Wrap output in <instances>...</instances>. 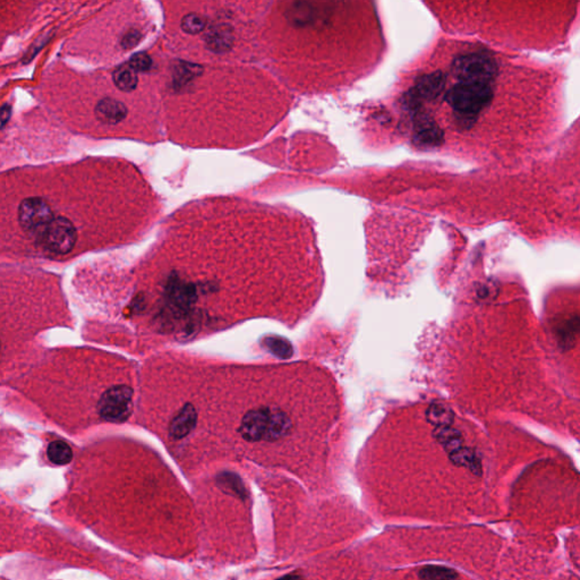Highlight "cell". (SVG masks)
<instances>
[{
  "mask_svg": "<svg viewBox=\"0 0 580 580\" xmlns=\"http://www.w3.org/2000/svg\"><path fill=\"white\" fill-rule=\"evenodd\" d=\"M492 99V86L477 83H458L445 95V102L464 122L475 119L481 111L489 107Z\"/></svg>",
  "mask_w": 580,
  "mask_h": 580,
  "instance_id": "6da1fadb",
  "label": "cell"
},
{
  "mask_svg": "<svg viewBox=\"0 0 580 580\" xmlns=\"http://www.w3.org/2000/svg\"><path fill=\"white\" fill-rule=\"evenodd\" d=\"M452 74L459 83L492 86L498 75V65L490 55L473 52L463 55L454 60Z\"/></svg>",
  "mask_w": 580,
  "mask_h": 580,
  "instance_id": "7a4b0ae2",
  "label": "cell"
},
{
  "mask_svg": "<svg viewBox=\"0 0 580 580\" xmlns=\"http://www.w3.org/2000/svg\"><path fill=\"white\" fill-rule=\"evenodd\" d=\"M77 233L67 218H54L41 231V243L55 254H67L75 246Z\"/></svg>",
  "mask_w": 580,
  "mask_h": 580,
  "instance_id": "3957f363",
  "label": "cell"
},
{
  "mask_svg": "<svg viewBox=\"0 0 580 580\" xmlns=\"http://www.w3.org/2000/svg\"><path fill=\"white\" fill-rule=\"evenodd\" d=\"M133 409V390L127 385H115L102 394L99 400L100 416L109 422H124Z\"/></svg>",
  "mask_w": 580,
  "mask_h": 580,
  "instance_id": "277c9868",
  "label": "cell"
},
{
  "mask_svg": "<svg viewBox=\"0 0 580 580\" xmlns=\"http://www.w3.org/2000/svg\"><path fill=\"white\" fill-rule=\"evenodd\" d=\"M52 219L50 205L41 197H29L19 205V224L26 231H42Z\"/></svg>",
  "mask_w": 580,
  "mask_h": 580,
  "instance_id": "5b68a950",
  "label": "cell"
},
{
  "mask_svg": "<svg viewBox=\"0 0 580 580\" xmlns=\"http://www.w3.org/2000/svg\"><path fill=\"white\" fill-rule=\"evenodd\" d=\"M270 408H258L253 409L244 416L240 425V433L247 441H261L267 436Z\"/></svg>",
  "mask_w": 580,
  "mask_h": 580,
  "instance_id": "8992f818",
  "label": "cell"
},
{
  "mask_svg": "<svg viewBox=\"0 0 580 580\" xmlns=\"http://www.w3.org/2000/svg\"><path fill=\"white\" fill-rule=\"evenodd\" d=\"M445 75L441 72L423 75L412 90L410 100H434L445 88Z\"/></svg>",
  "mask_w": 580,
  "mask_h": 580,
  "instance_id": "52a82bcc",
  "label": "cell"
},
{
  "mask_svg": "<svg viewBox=\"0 0 580 580\" xmlns=\"http://www.w3.org/2000/svg\"><path fill=\"white\" fill-rule=\"evenodd\" d=\"M415 137L424 145H440L443 142V132L436 122L426 114H417L415 119Z\"/></svg>",
  "mask_w": 580,
  "mask_h": 580,
  "instance_id": "ba28073f",
  "label": "cell"
},
{
  "mask_svg": "<svg viewBox=\"0 0 580 580\" xmlns=\"http://www.w3.org/2000/svg\"><path fill=\"white\" fill-rule=\"evenodd\" d=\"M128 110L123 102L115 99L106 98L99 102L95 107V116L102 123L115 125L126 118Z\"/></svg>",
  "mask_w": 580,
  "mask_h": 580,
  "instance_id": "9c48e42d",
  "label": "cell"
},
{
  "mask_svg": "<svg viewBox=\"0 0 580 580\" xmlns=\"http://www.w3.org/2000/svg\"><path fill=\"white\" fill-rule=\"evenodd\" d=\"M197 420V414L192 404H186L171 420L169 433L174 438H183L192 432Z\"/></svg>",
  "mask_w": 580,
  "mask_h": 580,
  "instance_id": "30bf717a",
  "label": "cell"
},
{
  "mask_svg": "<svg viewBox=\"0 0 580 580\" xmlns=\"http://www.w3.org/2000/svg\"><path fill=\"white\" fill-rule=\"evenodd\" d=\"M205 44L215 54H224L231 50L233 44V30L226 24L212 28L205 37Z\"/></svg>",
  "mask_w": 580,
  "mask_h": 580,
  "instance_id": "8fae6325",
  "label": "cell"
},
{
  "mask_svg": "<svg viewBox=\"0 0 580 580\" xmlns=\"http://www.w3.org/2000/svg\"><path fill=\"white\" fill-rule=\"evenodd\" d=\"M168 293L171 300L180 307H186L196 300L195 289L193 284H186L178 278L171 279V284L168 286Z\"/></svg>",
  "mask_w": 580,
  "mask_h": 580,
  "instance_id": "7c38bea8",
  "label": "cell"
},
{
  "mask_svg": "<svg viewBox=\"0 0 580 580\" xmlns=\"http://www.w3.org/2000/svg\"><path fill=\"white\" fill-rule=\"evenodd\" d=\"M291 423L286 414L281 410L270 409V420H269L268 431L265 440L275 441L282 438L289 431Z\"/></svg>",
  "mask_w": 580,
  "mask_h": 580,
  "instance_id": "4fadbf2b",
  "label": "cell"
},
{
  "mask_svg": "<svg viewBox=\"0 0 580 580\" xmlns=\"http://www.w3.org/2000/svg\"><path fill=\"white\" fill-rule=\"evenodd\" d=\"M218 485L220 486V489L224 492L228 494L237 496L242 500H246L249 498V493H247L245 486L240 477L233 473L220 474L217 479Z\"/></svg>",
  "mask_w": 580,
  "mask_h": 580,
  "instance_id": "5bb4252c",
  "label": "cell"
},
{
  "mask_svg": "<svg viewBox=\"0 0 580 580\" xmlns=\"http://www.w3.org/2000/svg\"><path fill=\"white\" fill-rule=\"evenodd\" d=\"M113 79L117 88L124 92L134 91L139 84L137 72L133 70L130 65H124L117 68Z\"/></svg>",
  "mask_w": 580,
  "mask_h": 580,
  "instance_id": "9a60e30c",
  "label": "cell"
},
{
  "mask_svg": "<svg viewBox=\"0 0 580 580\" xmlns=\"http://www.w3.org/2000/svg\"><path fill=\"white\" fill-rule=\"evenodd\" d=\"M48 458L51 463L56 465H66L70 463L72 458V449L66 442H51L47 451Z\"/></svg>",
  "mask_w": 580,
  "mask_h": 580,
  "instance_id": "2e32d148",
  "label": "cell"
},
{
  "mask_svg": "<svg viewBox=\"0 0 580 580\" xmlns=\"http://www.w3.org/2000/svg\"><path fill=\"white\" fill-rule=\"evenodd\" d=\"M265 347L268 348L276 356L280 358H289L293 356V346L287 339L280 337H269L264 340Z\"/></svg>",
  "mask_w": 580,
  "mask_h": 580,
  "instance_id": "e0dca14e",
  "label": "cell"
},
{
  "mask_svg": "<svg viewBox=\"0 0 580 580\" xmlns=\"http://www.w3.org/2000/svg\"><path fill=\"white\" fill-rule=\"evenodd\" d=\"M420 580H457V574L448 568L429 566L420 571Z\"/></svg>",
  "mask_w": 580,
  "mask_h": 580,
  "instance_id": "ac0fdd59",
  "label": "cell"
},
{
  "mask_svg": "<svg viewBox=\"0 0 580 580\" xmlns=\"http://www.w3.org/2000/svg\"><path fill=\"white\" fill-rule=\"evenodd\" d=\"M180 26H182L183 31L186 32L188 35H199L201 32L204 31L206 21L203 19L202 16L192 13L188 14L182 19Z\"/></svg>",
  "mask_w": 580,
  "mask_h": 580,
  "instance_id": "d6986e66",
  "label": "cell"
},
{
  "mask_svg": "<svg viewBox=\"0 0 580 580\" xmlns=\"http://www.w3.org/2000/svg\"><path fill=\"white\" fill-rule=\"evenodd\" d=\"M133 70L137 72H146L150 70L152 66V59L148 54L145 52H139L135 54L130 58V64H128Z\"/></svg>",
  "mask_w": 580,
  "mask_h": 580,
  "instance_id": "ffe728a7",
  "label": "cell"
},
{
  "mask_svg": "<svg viewBox=\"0 0 580 580\" xmlns=\"http://www.w3.org/2000/svg\"><path fill=\"white\" fill-rule=\"evenodd\" d=\"M141 33L137 30H130L126 35H124L123 40H122V46L125 49H132L136 47L139 42L141 41Z\"/></svg>",
  "mask_w": 580,
  "mask_h": 580,
  "instance_id": "44dd1931",
  "label": "cell"
},
{
  "mask_svg": "<svg viewBox=\"0 0 580 580\" xmlns=\"http://www.w3.org/2000/svg\"><path fill=\"white\" fill-rule=\"evenodd\" d=\"M10 114H12V109H10V106L6 104V106L0 108V130L3 128L7 122L10 120Z\"/></svg>",
  "mask_w": 580,
  "mask_h": 580,
  "instance_id": "7402d4cb",
  "label": "cell"
},
{
  "mask_svg": "<svg viewBox=\"0 0 580 580\" xmlns=\"http://www.w3.org/2000/svg\"><path fill=\"white\" fill-rule=\"evenodd\" d=\"M278 580H303V578L296 574H287V576H284V577L279 578Z\"/></svg>",
  "mask_w": 580,
  "mask_h": 580,
  "instance_id": "603a6c76",
  "label": "cell"
}]
</instances>
